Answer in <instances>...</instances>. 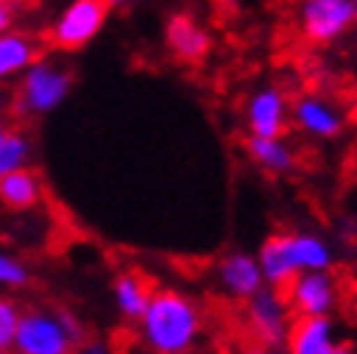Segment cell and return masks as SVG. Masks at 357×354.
<instances>
[{
	"mask_svg": "<svg viewBox=\"0 0 357 354\" xmlns=\"http://www.w3.org/2000/svg\"><path fill=\"white\" fill-rule=\"evenodd\" d=\"M331 354H357V348H354V343H351V340H340Z\"/></svg>",
	"mask_w": 357,
	"mask_h": 354,
	"instance_id": "obj_23",
	"label": "cell"
},
{
	"mask_svg": "<svg viewBox=\"0 0 357 354\" xmlns=\"http://www.w3.org/2000/svg\"><path fill=\"white\" fill-rule=\"evenodd\" d=\"M351 3H354V9H357V0H351Z\"/></svg>",
	"mask_w": 357,
	"mask_h": 354,
	"instance_id": "obj_28",
	"label": "cell"
},
{
	"mask_svg": "<svg viewBox=\"0 0 357 354\" xmlns=\"http://www.w3.org/2000/svg\"><path fill=\"white\" fill-rule=\"evenodd\" d=\"M87 328L67 308H26L15 334V354H76Z\"/></svg>",
	"mask_w": 357,
	"mask_h": 354,
	"instance_id": "obj_3",
	"label": "cell"
},
{
	"mask_svg": "<svg viewBox=\"0 0 357 354\" xmlns=\"http://www.w3.org/2000/svg\"><path fill=\"white\" fill-rule=\"evenodd\" d=\"M41 49V38H35L26 29H12L0 35V82L21 79L35 61L44 59Z\"/></svg>",
	"mask_w": 357,
	"mask_h": 354,
	"instance_id": "obj_13",
	"label": "cell"
},
{
	"mask_svg": "<svg viewBox=\"0 0 357 354\" xmlns=\"http://www.w3.org/2000/svg\"><path fill=\"white\" fill-rule=\"evenodd\" d=\"M105 3L114 9V6H134V3H139V0H105Z\"/></svg>",
	"mask_w": 357,
	"mask_h": 354,
	"instance_id": "obj_25",
	"label": "cell"
},
{
	"mask_svg": "<svg viewBox=\"0 0 357 354\" xmlns=\"http://www.w3.org/2000/svg\"><path fill=\"white\" fill-rule=\"evenodd\" d=\"M116 354H137V351H131V348H119Z\"/></svg>",
	"mask_w": 357,
	"mask_h": 354,
	"instance_id": "obj_27",
	"label": "cell"
},
{
	"mask_svg": "<svg viewBox=\"0 0 357 354\" xmlns=\"http://www.w3.org/2000/svg\"><path fill=\"white\" fill-rule=\"evenodd\" d=\"M70 91H73V73H70V67L52 61V59H38L21 79H17L15 114L47 116V114L61 108L70 96Z\"/></svg>",
	"mask_w": 357,
	"mask_h": 354,
	"instance_id": "obj_4",
	"label": "cell"
},
{
	"mask_svg": "<svg viewBox=\"0 0 357 354\" xmlns=\"http://www.w3.org/2000/svg\"><path fill=\"white\" fill-rule=\"evenodd\" d=\"M244 354H276L273 348H264V346H250Z\"/></svg>",
	"mask_w": 357,
	"mask_h": 354,
	"instance_id": "obj_24",
	"label": "cell"
},
{
	"mask_svg": "<svg viewBox=\"0 0 357 354\" xmlns=\"http://www.w3.org/2000/svg\"><path fill=\"white\" fill-rule=\"evenodd\" d=\"M259 268L264 285L273 291H284L302 273L331 270L334 253L326 238L314 233H276L267 236L259 247Z\"/></svg>",
	"mask_w": 357,
	"mask_h": 354,
	"instance_id": "obj_2",
	"label": "cell"
},
{
	"mask_svg": "<svg viewBox=\"0 0 357 354\" xmlns=\"http://www.w3.org/2000/svg\"><path fill=\"white\" fill-rule=\"evenodd\" d=\"M294 316H331L340 305V285L331 270L302 273L282 291Z\"/></svg>",
	"mask_w": 357,
	"mask_h": 354,
	"instance_id": "obj_8",
	"label": "cell"
},
{
	"mask_svg": "<svg viewBox=\"0 0 357 354\" xmlns=\"http://www.w3.org/2000/svg\"><path fill=\"white\" fill-rule=\"evenodd\" d=\"M288 99L279 87H261L247 99L244 122L250 137L259 139H279L288 128Z\"/></svg>",
	"mask_w": 357,
	"mask_h": 354,
	"instance_id": "obj_9",
	"label": "cell"
},
{
	"mask_svg": "<svg viewBox=\"0 0 357 354\" xmlns=\"http://www.w3.org/2000/svg\"><path fill=\"white\" fill-rule=\"evenodd\" d=\"M44 201V177L32 166L17 169L0 180V203L12 212L35 209Z\"/></svg>",
	"mask_w": 357,
	"mask_h": 354,
	"instance_id": "obj_16",
	"label": "cell"
},
{
	"mask_svg": "<svg viewBox=\"0 0 357 354\" xmlns=\"http://www.w3.org/2000/svg\"><path fill=\"white\" fill-rule=\"evenodd\" d=\"M357 24L351 0H302L299 29L311 44H331Z\"/></svg>",
	"mask_w": 357,
	"mask_h": 354,
	"instance_id": "obj_7",
	"label": "cell"
},
{
	"mask_svg": "<svg viewBox=\"0 0 357 354\" xmlns=\"http://www.w3.org/2000/svg\"><path fill=\"white\" fill-rule=\"evenodd\" d=\"M247 154L259 169L271 171V174H288L296 166V154L284 139H259V137H247Z\"/></svg>",
	"mask_w": 357,
	"mask_h": 354,
	"instance_id": "obj_17",
	"label": "cell"
},
{
	"mask_svg": "<svg viewBox=\"0 0 357 354\" xmlns=\"http://www.w3.org/2000/svg\"><path fill=\"white\" fill-rule=\"evenodd\" d=\"M151 293H154L151 282L139 270H122L114 276V305L122 320L139 323V316L146 314L151 302Z\"/></svg>",
	"mask_w": 357,
	"mask_h": 354,
	"instance_id": "obj_15",
	"label": "cell"
},
{
	"mask_svg": "<svg viewBox=\"0 0 357 354\" xmlns=\"http://www.w3.org/2000/svg\"><path fill=\"white\" fill-rule=\"evenodd\" d=\"M21 305L9 293H0V354H9L15 348V334L21 323Z\"/></svg>",
	"mask_w": 357,
	"mask_h": 354,
	"instance_id": "obj_19",
	"label": "cell"
},
{
	"mask_svg": "<svg viewBox=\"0 0 357 354\" xmlns=\"http://www.w3.org/2000/svg\"><path fill=\"white\" fill-rule=\"evenodd\" d=\"M3 128H6V116H3V114H0V131H3Z\"/></svg>",
	"mask_w": 357,
	"mask_h": 354,
	"instance_id": "obj_26",
	"label": "cell"
},
{
	"mask_svg": "<svg viewBox=\"0 0 357 354\" xmlns=\"http://www.w3.org/2000/svg\"><path fill=\"white\" fill-rule=\"evenodd\" d=\"M244 320L256 346L273 348V351L284 348V340H288V331L294 323L282 291H273V288H261L250 302H244Z\"/></svg>",
	"mask_w": 357,
	"mask_h": 354,
	"instance_id": "obj_6",
	"label": "cell"
},
{
	"mask_svg": "<svg viewBox=\"0 0 357 354\" xmlns=\"http://www.w3.org/2000/svg\"><path fill=\"white\" fill-rule=\"evenodd\" d=\"M26 285H29V268L12 253L0 250V293L24 291Z\"/></svg>",
	"mask_w": 357,
	"mask_h": 354,
	"instance_id": "obj_20",
	"label": "cell"
},
{
	"mask_svg": "<svg viewBox=\"0 0 357 354\" xmlns=\"http://www.w3.org/2000/svg\"><path fill=\"white\" fill-rule=\"evenodd\" d=\"M215 276H218V285L221 291L236 299V302H250L264 285V276H261V268H259V259L250 256L244 250H236V253H227L218 268H215Z\"/></svg>",
	"mask_w": 357,
	"mask_h": 354,
	"instance_id": "obj_10",
	"label": "cell"
},
{
	"mask_svg": "<svg viewBox=\"0 0 357 354\" xmlns=\"http://www.w3.org/2000/svg\"><path fill=\"white\" fill-rule=\"evenodd\" d=\"M354 38H357V29H354Z\"/></svg>",
	"mask_w": 357,
	"mask_h": 354,
	"instance_id": "obj_29",
	"label": "cell"
},
{
	"mask_svg": "<svg viewBox=\"0 0 357 354\" xmlns=\"http://www.w3.org/2000/svg\"><path fill=\"white\" fill-rule=\"evenodd\" d=\"M119 348L111 343V340H105V337H91L87 334V340L76 348V354H116Z\"/></svg>",
	"mask_w": 357,
	"mask_h": 354,
	"instance_id": "obj_21",
	"label": "cell"
},
{
	"mask_svg": "<svg viewBox=\"0 0 357 354\" xmlns=\"http://www.w3.org/2000/svg\"><path fill=\"white\" fill-rule=\"evenodd\" d=\"M340 343L331 316H294L284 351L288 354H331Z\"/></svg>",
	"mask_w": 357,
	"mask_h": 354,
	"instance_id": "obj_11",
	"label": "cell"
},
{
	"mask_svg": "<svg viewBox=\"0 0 357 354\" xmlns=\"http://www.w3.org/2000/svg\"><path fill=\"white\" fill-rule=\"evenodd\" d=\"M32 160V139L24 128L17 125H6L0 131V180L6 174L26 169Z\"/></svg>",
	"mask_w": 357,
	"mask_h": 354,
	"instance_id": "obj_18",
	"label": "cell"
},
{
	"mask_svg": "<svg viewBox=\"0 0 357 354\" xmlns=\"http://www.w3.org/2000/svg\"><path fill=\"white\" fill-rule=\"evenodd\" d=\"M204 311L177 288H154L146 314L137 323V337L149 354H192L204 337Z\"/></svg>",
	"mask_w": 357,
	"mask_h": 354,
	"instance_id": "obj_1",
	"label": "cell"
},
{
	"mask_svg": "<svg viewBox=\"0 0 357 354\" xmlns=\"http://www.w3.org/2000/svg\"><path fill=\"white\" fill-rule=\"evenodd\" d=\"M111 6L105 0H70L47 26V44L59 52H79L99 38Z\"/></svg>",
	"mask_w": 357,
	"mask_h": 354,
	"instance_id": "obj_5",
	"label": "cell"
},
{
	"mask_svg": "<svg viewBox=\"0 0 357 354\" xmlns=\"http://www.w3.org/2000/svg\"><path fill=\"white\" fill-rule=\"evenodd\" d=\"M17 0H0V35H6L15 29V21H17Z\"/></svg>",
	"mask_w": 357,
	"mask_h": 354,
	"instance_id": "obj_22",
	"label": "cell"
},
{
	"mask_svg": "<svg viewBox=\"0 0 357 354\" xmlns=\"http://www.w3.org/2000/svg\"><path fill=\"white\" fill-rule=\"evenodd\" d=\"M291 119L296 122V128H302L311 137H319V139H331V137L340 134V128H343L340 111H337L331 102L319 99V96H302V99H296L294 108H291Z\"/></svg>",
	"mask_w": 357,
	"mask_h": 354,
	"instance_id": "obj_14",
	"label": "cell"
},
{
	"mask_svg": "<svg viewBox=\"0 0 357 354\" xmlns=\"http://www.w3.org/2000/svg\"><path fill=\"white\" fill-rule=\"evenodd\" d=\"M166 47L181 61H201L212 49V35L192 15H172L166 24Z\"/></svg>",
	"mask_w": 357,
	"mask_h": 354,
	"instance_id": "obj_12",
	"label": "cell"
}]
</instances>
